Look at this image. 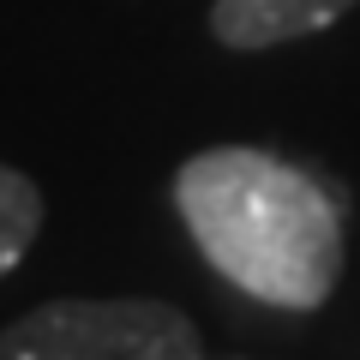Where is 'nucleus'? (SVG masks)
<instances>
[{
    "label": "nucleus",
    "mask_w": 360,
    "mask_h": 360,
    "mask_svg": "<svg viewBox=\"0 0 360 360\" xmlns=\"http://www.w3.org/2000/svg\"><path fill=\"white\" fill-rule=\"evenodd\" d=\"M0 360H205V348L162 300H49L0 330Z\"/></svg>",
    "instance_id": "f03ea898"
},
{
    "label": "nucleus",
    "mask_w": 360,
    "mask_h": 360,
    "mask_svg": "<svg viewBox=\"0 0 360 360\" xmlns=\"http://www.w3.org/2000/svg\"><path fill=\"white\" fill-rule=\"evenodd\" d=\"M37 229H42V193H37V180L0 162V276L18 270V258L30 252Z\"/></svg>",
    "instance_id": "20e7f679"
},
{
    "label": "nucleus",
    "mask_w": 360,
    "mask_h": 360,
    "mask_svg": "<svg viewBox=\"0 0 360 360\" xmlns=\"http://www.w3.org/2000/svg\"><path fill=\"white\" fill-rule=\"evenodd\" d=\"M354 0H217L210 6V30L229 49H276L288 37H312V30L336 25Z\"/></svg>",
    "instance_id": "7ed1b4c3"
},
{
    "label": "nucleus",
    "mask_w": 360,
    "mask_h": 360,
    "mask_svg": "<svg viewBox=\"0 0 360 360\" xmlns=\"http://www.w3.org/2000/svg\"><path fill=\"white\" fill-rule=\"evenodd\" d=\"M174 205L198 252L234 288L288 312L330 300L342 276V222L319 180L283 156L252 144L205 150L174 174Z\"/></svg>",
    "instance_id": "f257e3e1"
}]
</instances>
